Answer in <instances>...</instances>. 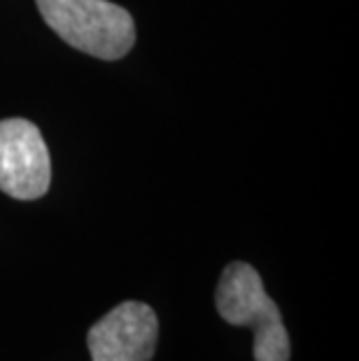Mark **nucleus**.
<instances>
[{
  "mask_svg": "<svg viewBox=\"0 0 359 361\" xmlns=\"http://www.w3.org/2000/svg\"><path fill=\"white\" fill-rule=\"evenodd\" d=\"M159 317L147 303L124 301L101 317L87 334L91 361H152Z\"/></svg>",
  "mask_w": 359,
  "mask_h": 361,
  "instance_id": "4",
  "label": "nucleus"
},
{
  "mask_svg": "<svg viewBox=\"0 0 359 361\" xmlns=\"http://www.w3.org/2000/svg\"><path fill=\"white\" fill-rule=\"evenodd\" d=\"M42 19L71 47L117 61L135 42L133 17L110 0H35Z\"/></svg>",
  "mask_w": 359,
  "mask_h": 361,
  "instance_id": "2",
  "label": "nucleus"
},
{
  "mask_svg": "<svg viewBox=\"0 0 359 361\" xmlns=\"http://www.w3.org/2000/svg\"><path fill=\"white\" fill-rule=\"evenodd\" d=\"M51 180L49 152L33 121H0V191L17 201L47 194Z\"/></svg>",
  "mask_w": 359,
  "mask_h": 361,
  "instance_id": "3",
  "label": "nucleus"
},
{
  "mask_svg": "<svg viewBox=\"0 0 359 361\" xmlns=\"http://www.w3.org/2000/svg\"><path fill=\"white\" fill-rule=\"evenodd\" d=\"M219 317L233 326H250L255 334V361H289L287 326L276 301L266 294L262 275L245 261L224 268L215 291Z\"/></svg>",
  "mask_w": 359,
  "mask_h": 361,
  "instance_id": "1",
  "label": "nucleus"
}]
</instances>
